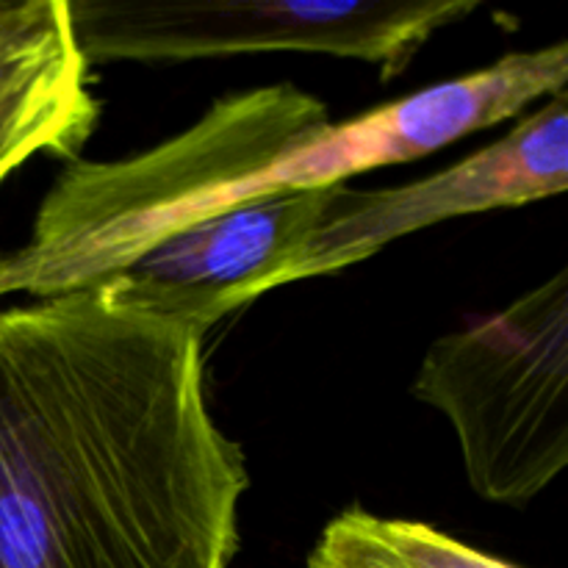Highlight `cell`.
<instances>
[{"instance_id":"9c48e42d","label":"cell","mask_w":568,"mask_h":568,"mask_svg":"<svg viewBox=\"0 0 568 568\" xmlns=\"http://www.w3.org/2000/svg\"><path fill=\"white\" fill-rule=\"evenodd\" d=\"M81 50L67 0H0V72Z\"/></svg>"},{"instance_id":"8992f818","label":"cell","mask_w":568,"mask_h":568,"mask_svg":"<svg viewBox=\"0 0 568 568\" xmlns=\"http://www.w3.org/2000/svg\"><path fill=\"white\" fill-rule=\"evenodd\" d=\"M327 192L275 194L183 227L100 288L120 308L178 322L203 338L242 305L288 286Z\"/></svg>"},{"instance_id":"7a4b0ae2","label":"cell","mask_w":568,"mask_h":568,"mask_svg":"<svg viewBox=\"0 0 568 568\" xmlns=\"http://www.w3.org/2000/svg\"><path fill=\"white\" fill-rule=\"evenodd\" d=\"M568 44L508 53L333 125L294 83L233 92L144 153L75 159L55 175L31 233L0 253V297L92 288L172 233L275 194L338 186L377 166L425 159L566 92Z\"/></svg>"},{"instance_id":"6da1fadb","label":"cell","mask_w":568,"mask_h":568,"mask_svg":"<svg viewBox=\"0 0 568 568\" xmlns=\"http://www.w3.org/2000/svg\"><path fill=\"white\" fill-rule=\"evenodd\" d=\"M200 342L100 286L0 311V568H227L247 464Z\"/></svg>"},{"instance_id":"52a82bcc","label":"cell","mask_w":568,"mask_h":568,"mask_svg":"<svg viewBox=\"0 0 568 568\" xmlns=\"http://www.w3.org/2000/svg\"><path fill=\"white\" fill-rule=\"evenodd\" d=\"M98 116L81 50L0 72V183L33 155L81 159Z\"/></svg>"},{"instance_id":"277c9868","label":"cell","mask_w":568,"mask_h":568,"mask_svg":"<svg viewBox=\"0 0 568 568\" xmlns=\"http://www.w3.org/2000/svg\"><path fill=\"white\" fill-rule=\"evenodd\" d=\"M483 0H67L89 67L322 53L403 75L427 39Z\"/></svg>"},{"instance_id":"ba28073f","label":"cell","mask_w":568,"mask_h":568,"mask_svg":"<svg viewBox=\"0 0 568 568\" xmlns=\"http://www.w3.org/2000/svg\"><path fill=\"white\" fill-rule=\"evenodd\" d=\"M308 568H516L419 521L344 510L322 530Z\"/></svg>"},{"instance_id":"3957f363","label":"cell","mask_w":568,"mask_h":568,"mask_svg":"<svg viewBox=\"0 0 568 568\" xmlns=\"http://www.w3.org/2000/svg\"><path fill=\"white\" fill-rule=\"evenodd\" d=\"M410 392L453 425L471 491L527 508L568 466V270L436 338Z\"/></svg>"},{"instance_id":"5b68a950","label":"cell","mask_w":568,"mask_h":568,"mask_svg":"<svg viewBox=\"0 0 568 568\" xmlns=\"http://www.w3.org/2000/svg\"><path fill=\"white\" fill-rule=\"evenodd\" d=\"M568 189L566 92L469 159L392 189L331 186L288 283L333 275L381 253L386 244L466 214L538 203Z\"/></svg>"}]
</instances>
